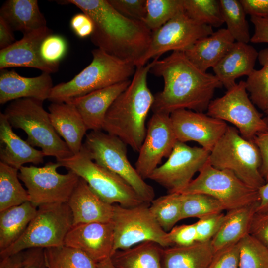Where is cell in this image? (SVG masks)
Segmentation results:
<instances>
[{
    "mask_svg": "<svg viewBox=\"0 0 268 268\" xmlns=\"http://www.w3.org/2000/svg\"><path fill=\"white\" fill-rule=\"evenodd\" d=\"M150 204L144 203L132 207L114 204L112 254L117 250L127 249L146 241L155 242L163 248L172 246L168 232L162 229L151 213Z\"/></svg>",
    "mask_w": 268,
    "mask_h": 268,
    "instance_id": "obj_10",
    "label": "cell"
},
{
    "mask_svg": "<svg viewBox=\"0 0 268 268\" xmlns=\"http://www.w3.org/2000/svg\"><path fill=\"white\" fill-rule=\"evenodd\" d=\"M197 178L179 193L202 194L218 200L227 211L258 202V191L241 181L232 172L218 169L208 161Z\"/></svg>",
    "mask_w": 268,
    "mask_h": 268,
    "instance_id": "obj_11",
    "label": "cell"
},
{
    "mask_svg": "<svg viewBox=\"0 0 268 268\" xmlns=\"http://www.w3.org/2000/svg\"><path fill=\"white\" fill-rule=\"evenodd\" d=\"M149 209L162 229L168 232L182 220L180 194L169 193L154 199Z\"/></svg>",
    "mask_w": 268,
    "mask_h": 268,
    "instance_id": "obj_36",
    "label": "cell"
},
{
    "mask_svg": "<svg viewBox=\"0 0 268 268\" xmlns=\"http://www.w3.org/2000/svg\"><path fill=\"white\" fill-rule=\"evenodd\" d=\"M98 268H116L112 263L110 258L97 263Z\"/></svg>",
    "mask_w": 268,
    "mask_h": 268,
    "instance_id": "obj_55",
    "label": "cell"
},
{
    "mask_svg": "<svg viewBox=\"0 0 268 268\" xmlns=\"http://www.w3.org/2000/svg\"><path fill=\"white\" fill-rule=\"evenodd\" d=\"M163 248L155 242L146 241L127 249L117 250L110 258L116 268H162Z\"/></svg>",
    "mask_w": 268,
    "mask_h": 268,
    "instance_id": "obj_31",
    "label": "cell"
},
{
    "mask_svg": "<svg viewBox=\"0 0 268 268\" xmlns=\"http://www.w3.org/2000/svg\"><path fill=\"white\" fill-rule=\"evenodd\" d=\"M82 147L98 165L116 174L127 182L147 203L154 199L153 188L138 174L127 157V144L119 137L101 131L86 135Z\"/></svg>",
    "mask_w": 268,
    "mask_h": 268,
    "instance_id": "obj_9",
    "label": "cell"
},
{
    "mask_svg": "<svg viewBox=\"0 0 268 268\" xmlns=\"http://www.w3.org/2000/svg\"><path fill=\"white\" fill-rule=\"evenodd\" d=\"M185 13L192 20L211 27L224 23L219 0H183Z\"/></svg>",
    "mask_w": 268,
    "mask_h": 268,
    "instance_id": "obj_39",
    "label": "cell"
},
{
    "mask_svg": "<svg viewBox=\"0 0 268 268\" xmlns=\"http://www.w3.org/2000/svg\"><path fill=\"white\" fill-rule=\"evenodd\" d=\"M53 34L47 26L23 34V37L10 46L0 50V69L12 67L36 68L43 72H56L59 65L47 64L41 57L40 50L43 40Z\"/></svg>",
    "mask_w": 268,
    "mask_h": 268,
    "instance_id": "obj_18",
    "label": "cell"
},
{
    "mask_svg": "<svg viewBox=\"0 0 268 268\" xmlns=\"http://www.w3.org/2000/svg\"><path fill=\"white\" fill-rule=\"evenodd\" d=\"M225 215L221 212L199 219L194 223L197 232V241L205 242L211 241L222 224Z\"/></svg>",
    "mask_w": 268,
    "mask_h": 268,
    "instance_id": "obj_42",
    "label": "cell"
},
{
    "mask_svg": "<svg viewBox=\"0 0 268 268\" xmlns=\"http://www.w3.org/2000/svg\"><path fill=\"white\" fill-rule=\"evenodd\" d=\"M72 226V213L67 203L41 205L20 237L0 251V258L29 249L64 245Z\"/></svg>",
    "mask_w": 268,
    "mask_h": 268,
    "instance_id": "obj_7",
    "label": "cell"
},
{
    "mask_svg": "<svg viewBox=\"0 0 268 268\" xmlns=\"http://www.w3.org/2000/svg\"><path fill=\"white\" fill-rule=\"evenodd\" d=\"M168 233L172 246H186L197 242L194 223L175 226Z\"/></svg>",
    "mask_w": 268,
    "mask_h": 268,
    "instance_id": "obj_45",
    "label": "cell"
},
{
    "mask_svg": "<svg viewBox=\"0 0 268 268\" xmlns=\"http://www.w3.org/2000/svg\"><path fill=\"white\" fill-rule=\"evenodd\" d=\"M180 194V193H179ZM182 203V219L196 217L198 219L225 210L215 198L202 194H180Z\"/></svg>",
    "mask_w": 268,
    "mask_h": 268,
    "instance_id": "obj_38",
    "label": "cell"
},
{
    "mask_svg": "<svg viewBox=\"0 0 268 268\" xmlns=\"http://www.w3.org/2000/svg\"><path fill=\"white\" fill-rule=\"evenodd\" d=\"M265 113L266 114V117L265 119H266V120L268 122V111L266 112Z\"/></svg>",
    "mask_w": 268,
    "mask_h": 268,
    "instance_id": "obj_56",
    "label": "cell"
},
{
    "mask_svg": "<svg viewBox=\"0 0 268 268\" xmlns=\"http://www.w3.org/2000/svg\"><path fill=\"white\" fill-rule=\"evenodd\" d=\"M253 141L260 152L261 158L260 172L267 182L268 181V130L258 134Z\"/></svg>",
    "mask_w": 268,
    "mask_h": 268,
    "instance_id": "obj_48",
    "label": "cell"
},
{
    "mask_svg": "<svg viewBox=\"0 0 268 268\" xmlns=\"http://www.w3.org/2000/svg\"><path fill=\"white\" fill-rule=\"evenodd\" d=\"M257 59L262 67L254 69L248 76L246 87L253 103L266 112L268 111V48L258 52Z\"/></svg>",
    "mask_w": 268,
    "mask_h": 268,
    "instance_id": "obj_34",
    "label": "cell"
},
{
    "mask_svg": "<svg viewBox=\"0 0 268 268\" xmlns=\"http://www.w3.org/2000/svg\"><path fill=\"white\" fill-rule=\"evenodd\" d=\"M131 80L93 91L67 103L73 104L82 118L87 130L103 129L106 114L114 101L129 85Z\"/></svg>",
    "mask_w": 268,
    "mask_h": 268,
    "instance_id": "obj_22",
    "label": "cell"
},
{
    "mask_svg": "<svg viewBox=\"0 0 268 268\" xmlns=\"http://www.w3.org/2000/svg\"><path fill=\"white\" fill-rule=\"evenodd\" d=\"M177 141H195L210 152L226 132L228 125L203 112L180 109L170 114Z\"/></svg>",
    "mask_w": 268,
    "mask_h": 268,
    "instance_id": "obj_17",
    "label": "cell"
},
{
    "mask_svg": "<svg viewBox=\"0 0 268 268\" xmlns=\"http://www.w3.org/2000/svg\"><path fill=\"white\" fill-rule=\"evenodd\" d=\"M249 234L268 249V212L255 214Z\"/></svg>",
    "mask_w": 268,
    "mask_h": 268,
    "instance_id": "obj_46",
    "label": "cell"
},
{
    "mask_svg": "<svg viewBox=\"0 0 268 268\" xmlns=\"http://www.w3.org/2000/svg\"><path fill=\"white\" fill-rule=\"evenodd\" d=\"M53 87L50 74L46 72L36 77H26L15 70L6 69L0 72V103L21 98L44 101L48 99Z\"/></svg>",
    "mask_w": 268,
    "mask_h": 268,
    "instance_id": "obj_20",
    "label": "cell"
},
{
    "mask_svg": "<svg viewBox=\"0 0 268 268\" xmlns=\"http://www.w3.org/2000/svg\"><path fill=\"white\" fill-rule=\"evenodd\" d=\"M44 253L47 268H98L85 253L65 245L44 249Z\"/></svg>",
    "mask_w": 268,
    "mask_h": 268,
    "instance_id": "obj_33",
    "label": "cell"
},
{
    "mask_svg": "<svg viewBox=\"0 0 268 268\" xmlns=\"http://www.w3.org/2000/svg\"><path fill=\"white\" fill-rule=\"evenodd\" d=\"M213 33L211 26L198 23L184 11L152 32L148 50L138 66L146 65L151 59H158L168 51L185 52L198 40Z\"/></svg>",
    "mask_w": 268,
    "mask_h": 268,
    "instance_id": "obj_14",
    "label": "cell"
},
{
    "mask_svg": "<svg viewBox=\"0 0 268 268\" xmlns=\"http://www.w3.org/2000/svg\"><path fill=\"white\" fill-rule=\"evenodd\" d=\"M238 243L214 252L208 268H239Z\"/></svg>",
    "mask_w": 268,
    "mask_h": 268,
    "instance_id": "obj_44",
    "label": "cell"
},
{
    "mask_svg": "<svg viewBox=\"0 0 268 268\" xmlns=\"http://www.w3.org/2000/svg\"><path fill=\"white\" fill-rule=\"evenodd\" d=\"M16 41L13 35L12 30L5 20L0 17V48L4 49Z\"/></svg>",
    "mask_w": 268,
    "mask_h": 268,
    "instance_id": "obj_53",
    "label": "cell"
},
{
    "mask_svg": "<svg viewBox=\"0 0 268 268\" xmlns=\"http://www.w3.org/2000/svg\"><path fill=\"white\" fill-rule=\"evenodd\" d=\"M259 200L256 208V213H263L268 212V181L258 190Z\"/></svg>",
    "mask_w": 268,
    "mask_h": 268,
    "instance_id": "obj_54",
    "label": "cell"
},
{
    "mask_svg": "<svg viewBox=\"0 0 268 268\" xmlns=\"http://www.w3.org/2000/svg\"><path fill=\"white\" fill-rule=\"evenodd\" d=\"M235 42L228 30L222 28L198 40L184 53L195 66L206 72L221 61Z\"/></svg>",
    "mask_w": 268,
    "mask_h": 268,
    "instance_id": "obj_26",
    "label": "cell"
},
{
    "mask_svg": "<svg viewBox=\"0 0 268 268\" xmlns=\"http://www.w3.org/2000/svg\"><path fill=\"white\" fill-rule=\"evenodd\" d=\"M72 215V226L93 222H111L114 204L103 201L81 178L68 202Z\"/></svg>",
    "mask_w": 268,
    "mask_h": 268,
    "instance_id": "obj_21",
    "label": "cell"
},
{
    "mask_svg": "<svg viewBox=\"0 0 268 268\" xmlns=\"http://www.w3.org/2000/svg\"><path fill=\"white\" fill-rule=\"evenodd\" d=\"M90 64L71 80L52 88L48 99L67 102L93 91L129 80L136 67L113 57L101 49L92 51Z\"/></svg>",
    "mask_w": 268,
    "mask_h": 268,
    "instance_id": "obj_4",
    "label": "cell"
},
{
    "mask_svg": "<svg viewBox=\"0 0 268 268\" xmlns=\"http://www.w3.org/2000/svg\"><path fill=\"white\" fill-rule=\"evenodd\" d=\"M246 14L268 17V0H239Z\"/></svg>",
    "mask_w": 268,
    "mask_h": 268,
    "instance_id": "obj_50",
    "label": "cell"
},
{
    "mask_svg": "<svg viewBox=\"0 0 268 268\" xmlns=\"http://www.w3.org/2000/svg\"><path fill=\"white\" fill-rule=\"evenodd\" d=\"M120 14L128 18L141 21L146 15V0H107Z\"/></svg>",
    "mask_w": 268,
    "mask_h": 268,
    "instance_id": "obj_43",
    "label": "cell"
},
{
    "mask_svg": "<svg viewBox=\"0 0 268 268\" xmlns=\"http://www.w3.org/2000/svg\"><path fill=\"white\" fill-rule=\"evenodd\" d=\"M45 156L18 136L4 114L0 113V162L19 170L25 163H42Z\"/></svg>",
    "mask_w": 268,
    "mask_h": 268,
    "instance_id": "obj_23",
    "label": "cell"
},
{
    "mask_svg": "<svg viewBox=\"0 0 268 268\" xmlns=\"http://www.w3.org/2000/svg\"><path fill=\"white\" fill-rule=\"evenodd\" d=\"M12 128L20 129L27 134L26 141L38 147L46 156L56 161L74 155L54 128L43 101L21 98L11 102L3 113Z\"/></svg>",
    "mask_w": 268,
    "mask_h": 268,
    "instance_id": "obj_5",
    "label": "cell"
},
{
    "mask_svg": "<svg viewBox=\"0 0 268 268\" xmlns=\"http://www.w3.org/2000/svg\"><path fill=\"white\" fill-rule=\"evenodd\" d=\"M151 62L136 67L132 80L109 108L103 129L139 152L145 137V121L154 95L147 84Z\"/></svg>",
    "mask_w": 268,
    "mask_h": 268,
    "instance_id": "obj_3",
    "label": "cell"
},
{
    "mask_svg": "<svg viewBox=\"0 0 268 268\" xmlns=\"http://www.w3.org/2000/svg\"><path fill=\"white\" fill-rule=\"evenodd\" d=\"M151 64L149 72L164 80L163 90L154 95L153 113L207 111L216 89L223 86L214 74L195 66L184 52H172L164 59H154Z\"/></svg>",
    "mask_w": 268,
    "mask_h": 268,
    "instance_id": "obj_1",
    "label": "cell"
},
{
    "mask_svg": "<svg viewBox=\"0 0 268 268\" xmlns=\"http://www.w3.org/2000/svg\"><path fill=\"white\" fill-rule=\"evenodd\" d=\"M70 26L74 33L80 38L90 37L94 28L92 19L83 12L72 16L70 21Z\"/></svg>",
    "mask_w": 268,
    "mask_h": 268,
    "instance_id": "obj_47",
    "label": "cell"
},
{
    "mask_svg": "<svg viewBox=\"0 0 268 268\" xmlns=\"http://www.w3.org/2000/svg\"><path fill=\"white\" fill-rule=\"evenodd\" d=\"M67 50V44L66 39L61 35L52 34L42 42L40 53L43 61L47 64L59 65Z\"/></svg>",
    "mask_w": 268,
    "mask_h": 268,
    "instance_id": "obj_41",
    "label": "cell"
},
{
    "mask_svg": "<svg viewBox=\"0 0 268 268\" xmlns=\"http://www.w3.org/2000/svg\"><path fill=\"white\" fill-rule=\"evenodd\" d=\"M206 114L231 123L242 137L250 141L268 130V122L262 117L249 98L244 81L227 90L222 97L212 100Z\"/></svg>",
    "mask_w": 268,
    "mask_h": 268,
    "instance_id": "obj_13",
    "label": "cell"
},
{
    "mask_svg": "<svg viewBox=\"0 0 268 268\" xmlns=\"http://www.w3.org/2000/svg\"><path fill=\"white\" fill-rule=\"evenodd\" d=\"M222 16L227 29L236 42L247 43L251 37L246 13L240 0H219Z\"/></svg>",
    "mask_w": 268,
    "mask_h": 268,
    "instance_id": "obj_35",
    "label": "cell"
},
{
    "mask_svg": "<svg viewBox=\"0 0 268 268\" xmlns=\"http://www.w3.org/2000/svg\"><path fill=\"white\" fill-rule=\"evenodd\" d=\"M258 52L247 43L235 42L232 47L213 67L214 75L228 90L236 85V79L248 76L254 67Z\"/></svg>",
    "mask_w": 268,
    "mask_h": 268,
    "instance_id": "obj_25",
    "label": "cell"
},
{
    "mask_svg": "<svg viewBox=\"0 0 268 268\" xmlns=\"http://www.w3.org/2000/svg\"><path fill=\"white\" fill-rule=\"evenodd\" d=\"M26 260L24 268H47L44 249L32 248L25 250Z\"/></svg>",
    "mask_w": 268,
    "mask_h": 268,
    "instance_id": "obj_51",
    "label": "cell"
},
{
    "mask_svg": "<svg viewBox=\"0 0 268 268\" xmlns=\"http://www.w3.org/2000/svg\"><path fill=\"white\" fill-rule=\"evenodd\" d=\"M64 245L79 249L97 263L110 258L114 246L112 222H93L72 226Z\"/></svg>",
    "mask_w": 268,
    "mask_h": 268,
    "instance_id": "obj_19",
    "label": "cell"
},
{
    "mask_svg": "<svg viewBox=\"0 0 268 268\" xmlns=\"http://www.w3.org/2000/svg\"><path fill=\"white\" fill-rule=\"evenodd\" d=\"M183 11V0H146V15L142 22L153 32Z\"/></svg>",
    "mask_w": 268,
    "mask_h": 268,
    "instance_id": "obj_37",
    "label": "cell"
},
{
    "mask_svg": "<svg viewBox=\"0 0 268 268\" xmlns=\"http://www.w3.org/2000/svg\"><path fill=\"white\" fill-rule=\"evenodd\" d=\"M0 17L12 30L23 34L47 26L37 0H8L0 9Z\"/></svg>",
    "mask_w": 268,
    "mask_h": 268,
    "instance_id": "obj_28",
    "label": "cell"
},
{
    "mask_svg": "<svg viewBox=\"0 0 268 268\" xmlns=\"http://www.w3.org/2000/svg\"><path fill=\"white\" fill-rule=\"evenodd\" d=\"M250 20L254 26V32L250 42L268 43V17L251 16Z\"/></svg>",
    "mask_w": 268,
    "mask_h": 268,
    "instance_id": "obj_49",
    "label": "cell"
},
{
    "mask_svg": "<svg viewBox=\"0 0 268 268\" xmlns=\"http://www.w3.org/2000/svg\"><path fill=\"white\" fill-rule=\"evenodd\" d=\"M25 250L0 258V268H24Z\"/></svg>",
    "mask_w": 268,
    "mask_h": 268,
    "instance_id": "obj_52",
    "label": "cell"
},
{
    "mask_svg": "<svg viewBox=\"0 0 268 268\" xmlns=\"http://www.w3.org/2000/svg\"><path fill=\"white\" fill-rule=\"evenodd\" d=\"M88 15L94 28L90 36L97 48L137 67L146 53L152 32L141 21L118 12L107 0H67Z\"/></svg>",
    "mask_w": 268,
    "mask_h": 268,
    "instance_id": "obj_2",
    "label": "cell"
},
{
    "mask_svg": "<svg viewBox=\"0 0 268 268\" xmlns=\"http://www.w3.org/2000/svg\"><path fill=\"white\" fill-rule=\"evenodd\" d=\"M18 170L0 162V212L29 201L19 181Z\"/></svg>",
    "mask_w": 268,
    "mask_h": 268,
    "instance_id": "obj_32",
    "label": "cell"
},
{
    "mask_svg": "<svg viewBox=\"0 0 268 268\" xmlns=\"http://www.w3.org/2000/svg\"><path fill=\"white\" fill-rule=\"evenodd\" d=\"M239 268H268V249L250 234L239 243Z\"/></svg>",
    "mask_w": 268,
    "mask_h": 268,
    "instance_id": "obj_40",
    "label": "cell"
},
{
    "mask_svg": "<svg viewBox=\"0 0 268 268\" xmlns=\"http://www.w3.org/2000/svg\"><path fill=\"white\" fill-rule=\"evenodd\" d=\"M210 152L177 141L168 157L149 179L165 188L169 193H179L208 161Z\"/></svg>",
    "mask_w": 268,
    "mask_h": 268,
    "instance_id": "obj_15",
    "label": "cell"
},
{
    "mask_svg": "<svg viewBox=\"0 0 268 268\" xmlns=\"http://www.w3.org/2000/svg\"><path fill=\"white\" fill-rule=\"evenodd\" d=\"M177 141L170 114L153 113L135 164L142 179H149L162 158L169 157Z\"/></svg>",
    "mask_w": 268,
    "mask_h": 268,
    "instance_id": "obj_16",
    "label": "cell"
},
{
    "mask_svg": "<svg viewBox=\"0 0 268 268\" xmlns=\"http://www.w3.org/2000/svg\"><path fill=\"white\" fill-rule=\"evenodd\" d=\"M214 253L210 241L163 248L162 268H208Z\"/></svg>",
    "mask_w": 268,
    "mask_h": 268,
    "instance_id": "obj_29",
    "label": "cell"
},
{
    "mask_svg": "<svg viewBox=\"0 0 268 268\" xmlns=\"http://www.w3.org/2000/svg\"><path fill=\"white\" fill-rule=\"evenodd\" d=\"M209 163L214 168L232 172L249 186L258 190L266 182L260 172L261 158L254 142L228 126L222 136L210 152Z\"/></svg>",
    "mask_w": 268,
    "mask_h": 268,
    "instance_id": "obj_6",
    "label": "cell"
},
{
    "mask_svg": "<svg viewBox=\"0 0 268 268\" xmlns=\"http://www.w3.org/2000/svg\"><path fill=\"white\" fill-rule=\"evenodd\" d=\"M29 201L0 212V251L16 242L36 214Z\"/></svg>",
    "mask_w": 268,
    "mask_h": 268,
    "instance_id": "obj_30",
    "label": "cell"
},
{
    "mask_svg": "<svg viewBox=\"0 0 268 268\" xmlns=\"http://www.w3.org/2000/svg\"><path fill=\"white\" fill-rule=\"evenodd\" d=\"M57 162L83 179L93 191L110 204L132 207L146 203L121 177L94 162L82 146L78 153Z\"/></svg>",
    "mask_w": 268,
    "mask_h": 268,
    "instance_id": "obj_8",
    "label": "cell"
},
{
    "mask_svg": "<svg viewBox=\"0 0 268 268\" xmlns=\"http://www.w3.org/2000/svg\"><path fill=\"white\" fill-rule=\"evenodd\" d=\"M258 202L227 211L217 233L210 241L214 252L238 243L249 234Z\"/></svg>",
    "mask_w": 268,
    "mask_h": 268,
    "instance_id": "obj_27",
    "label": "cell"
},
{
    "mask_svg": "<svg viewBox=\"0 0 268 268\" xmlns=\"http://www.w3.org/2000/svg\"><path fill=\"white\" fill-rule=\"evenodd\" d=\"M60 164L49 162L42 167L22 166L18 177L27 188L29 201L36 207L49 204L67 203L80 177L68 170L62 174Z\"/></svg>",
    "mask_w": 268,
    "mask_h": 268,
    "instance_id": "obj_12",
    "label": "cell"
},
{
    "mask_svg": "<svg viewBox=\"0 0 268 268\" xmlns=\"http://www.w3.org/2000/svg\"><path fill=\"white\" fill-rule=\"evenodd\" d=\"M51 123L73 154L82 146V139L88 130L75 106L71 103L52 102L49 106Z\"/></svg>",
    "mask_w": 268,
    "mask_h": 268,
    "instance_id": "obj_24",
    "label": "cell"
}]
</instances>
